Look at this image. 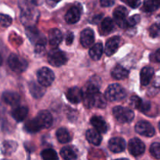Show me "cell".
<instances>
[{"label": "cell", "mask_w": 160, "mask_h": 160, "mask_svg": "<svg viewBox=\"0 0 160 160\" xmlns=\"http://www.w3.org/2000/svg\"><path fill=\"white\" fill-rule=\"evenodd\" d=\"M24 128L28 132L30 133H36L42 129V128H41L40 125L38 124V123L36 121L35 119L28 120V121L25 123Z\"/></svg>", "instance_id": "cell-31"}, {"label": "cell", "mask_w": 160, "mask_h": 160, "mask_svg": "<svg viewBox=\"0 0 160 160\" xmlns=\"http://www.w3.org/2000/svg\"><path fill=\"white\" fill-rule=\"evenodd\" d=\"M47 3H48L49 5H52V6H55L57 2H59L60 0H46Z\"/></svg>", "instance_id": "cell-44"}, {"label": "cell", "mask_w": 160, "mask_h": 160, "mask_svg": "<svg viewBox=\"0 0 160 160\" xmlns=\"http://www.w3.org/2000/svg\"><path fill=\"white\" fill-rule=\"evenodd\" d=\"M160 54H159V49H158L156 52L154 53L153 56H154V59H152V61H154V62H159L160 61Z\"/></svg>", "instance_id": "cell-43"}, {"label": "cell", "mask_w": 160, "mask_h": 160, "mask_svg": "<svg viewBox=\"0 0 160 160\" xmlns=\"http://www.w3.org/2000/svg\"><path fill=\"white\" fill-rule=\"evenodd\" d=\"M8 65L9 68L16 73H22L28 68V62L17 54H11L9 56Z\"/></svg>", "instance_id": "cell-4"}, {"label": "cell", "mask_w": 160, "mask_h": 160, "mask_svg": "<svg viewBox=\"0 0 160 160\" xmlns=\"http://www.w3.org/2000/svg\"><path fill=\"white\" fill-rule=\"evenodd\" d=\"M91 123L95 128L96 131L99 133H106L108 130L107 123L104 120V119L98 116H95L91 119Z\"/></svg>", "instance_id": "cell-18"}, {"label": "cell", "mask_w": 160, "mask_h": 160, "mask_svg": "<svg viewBox=\"0 0 160 160\" xmlns=\"http://www.w3.org/2000/svg\"><path fill=\"white\" fill-rule=\"evenodd\" d=\"M86 138L89 143L94 145H99L102 142V135L95 129H89L86 132Z\"/></svg>", "instance_id": "cell-21"}, {"label": "cell", "mask_w": 160, "mask_h": 160, "mask_svg": "<svg viewBox=\"0 0 160 160\" xmlns=\"http://www.w3.org/2000/svg\"><path fill=\"white\" fill-rule=\"evenodd\" d=\"M28 88H29L31 95L35 98H42L45 92V89L44 86L41 85L40 84H37V83L34 82V81H31L30 83Z\"/></svg>", "instance_id": "cell-22"}, {"label": "cell", "mask_w": 160, "mask_h": 160, "mask_svg": "<svg viewBox=\"0 0 160 160\" xmlns=\"http://www.w3.org/2000/svg\"><path fill=\"white\" fill-rule=\"evenodd\" d=\"M73 38H74V35L72 32H68L66 36V44L67 45H70L73 42Z\"/></svg>", "instance_id": "cell-41"}, {"label": "cell", "mask_w": 160, "mask_h": 160, "mask_svg": "<svg viewBox=\"0 0 160 160\" xmlns=\"http://www.w3.org/2000/svg\"><path fill=\"white\" fill-rule=\"evenodd\" d=\"M155 73V70L151 67H145L141 70V84L143 86L148 85L151 81L153 75Z\"/></svg>", "instance_id": "cell-17"}, {"label": "cell", "mask_w": 160, "mask_h": 160, "mask_svg": "<svg viewBox=\"0 0 160 160\" xmlns=\"http://www.w3.org/2000/svg\"><path fill=\"white\" fill-rule=\"evenodd\" d=\"M101 16H102V15H99V16H96V17H95V20H93V21H94V23H98V21H99V20H100V19L102 18V17H101Z\"/></svg>", "instance_id": "cell-45"}, {"label": "cell", "mask_w": 160, "mask_h": 160, "mask_svg": "<svg viewBox=\"0 0 160 160\" xmlns=\"http://www.w3.org/2000/svg\"><path fill=\"white\" fill-rule=\"evenodd\" d=\"M60 155L63 159L73 160L77 159V154L71 147H63L60 151Z\"/></svg>", "instance_id": "cell-30"}, {"label": "cell", "mask_w": 160, "mask_h": 160, "mask_svg": "<svg viewBox=\"0 0 160 160\" xmlns=\"http://www.w3.org/2000/svg\"><path fill=\"white\" fill-rule=\"evenodd\" d=\"M67 99L73 104H78L82 100V90L78 87H73L68 89L66 93Z\"/></svg>", "instance_id": "cell-13"}, {"label": "cell", "mask_w": 160, "mask_h": 160, "mask_svg": "<svg viewBox=\"0 0 160 160\" xmlns=\"http://www.w3.org/2000/svg\"><path fill=\"white\" fill-rule=\"evenodd\" d=\"M56 138L60 143L65 144L68 143L71 141V135L70 132L66 128H59L56 131Z\"/></svg>", "instance_id": "cell-27"}, {"label": "cell", "mask_w": 160, "mask_h": 160, "mask_svg": "<svg viewBox=\"0 0 160 160\" xmlns=\"http://www.w3.org/2000/svg\"><path fill=\"white\" fill-rule=\"evenodd\" d=\"M150 153L156 159H160V144L159 142H155L150 147Z\"/></svg>", "instance_id": "cell-33"}, {"label": "cell", "mask_w": 160, "mask_h": 160, "mask_svg": "<svg viewBox=\"0 0 160 160\" xmlns=\"http://www.w3.org/2000/svg\"><path fill=\"white\" fill-rule=\"evenodd\" d=\"M128 73H129L128 70L120 65L116 66L111 71V75L116 80L125 79L128 78Z\"/></svg>", "instance_id": "cell-24"}, {"label": "cell", "mask_w": 160, "mask_h": 160, "mask_svg": "<svg viewBox=\"0 0 160 160\" xmlns=\"http://www.w3.org/2000/svg\"><path fill=\"white\" fill-rule=\"evenodd\" d=\"M135 131L138 134L145 137H152L156 133L152 125L146 121H140L135 125Z\"/></svg>", "instance_id": "cell-8"}, {"label": "cell", "mask_w": 160, "mask_h": 160, "mask_svg": "<svg viewBox=\"0 0 160 160\" xmlns=\"http://www.w3.org/2000/svg\"><path fill=\"white\" fill-rule=\"evenodd\" d=\"M140 20H141L140 16H139V15H134V16H132V17H130L128 20H127L126 26L127 27H130V28L135 26L136 24H138V23L140 22Z\"/></svg>", "instance_id": "cell-34"}, {"label": "cell", "mask_w": 160, "mask_h": 160, "mask_svg": "<svg viewBox=\"0 0 160 160\" xmlns=\"http://www.w3.org/2000/svg\"><path fill=\"white\" fill-rule=\"evenodd\" d=\"M48 61L54 67H61L67 62V56L63 52L58 48L52 49L48 54Z\"/></svg>", "instance_id": "cell-5"}, {"label": "cell", "mask_w": 160, "mask_h": 160, "mask_svg": "<svg viewBox=\"0 0 160 160\" xmlns=\"http://www.w3.org/2000/svg\"><path fill=\"white\" fill-rule=\"evenodd\" d=\"M142 102V100L139 97L132 96L131 97V100H130V104H131V106H132L133 108L138 109V108H139V106H140Z\"/></svg>", "instance_id": "cell-37"}, {"label": "cell", "mask_w": 160, "mask_h": 160, "mask_svg": "<svg viewBox=\"0 0 160 160\" xmlns=\"http://www.w3.org/2000/svg\"><path fill=\"white\" fill-rule=\"evenodd\" d=\"M2 58L1 55H0V66L2 65Z\"/></svg>", "instance_id": "cell-46"}, {"label": "cell", "mask_w": 160, "mask_h": 160, "mask_svg": "<svg viewBox=\"0 0 160 160\" xmlns=\"http://www.w3.org/2000/svg\"><path fill=\"white\" fill-rule=\"evenodd\" d=\"M126 95L127 92L125 89L118 84L109 85L105 92V98L110 102L121 101L126 97Z\"/></svg>", "instance_id": "cell-2"}, {"label": "cell", "mask_w": 160, "mask_h": 160, "mask_svg": "<svg viewBox=\"0 0 160 160\" xmlns=\"http://www.w3.org/2000/svg\"><path fill=\"white\" fill-rule=\"evenodd\" d=\"M45 45L44 43L35 44V48H34V52L37 55H43L45 52Z\"/></svg>", "instance_id": "cell-39"}, {"label": "cell", "mask_w": 160, "mask_h": 160, "mask_svg": "<svg viewBox=\"0 0 160 160\" xmlns=\"http://www.w3.org/2000/svg\"><path fill=\"white\" fill-rule=\"evenodd\" d=\"M80 18H81V10L78 6H73L70 8L65 16V20L70 24L76 23L77 22L79 21Z\"/></svg>", "instance_id": "cell-16"}, {"label": "cell", "mask_w": 160, "mask_h": 160, "mask_svg": "<svg viewBox=\"0 0 160 160\" xmlns=\"http://www.w3.org/2000/svg\"><path fill=\"white\" fill-rule=\"evenodd\" d=\"M26 33L28 38L34 45L38 43L46 44V39H45V38L36 28H34V27L27 28Z\"/></svg>", "instance_id": "cell-11"}, {"label": "cell", "mask_w": 160, "mask_h": 160, "mask_svg": "<svg viewBox=\"0 0 160 160\" xmlns=\"http://www.w3.org/2000/svg\"><path fill=\"white\" fill-rule=\"evenodd\" d=\"M17 147H18V145L17 142L13 141H6L2 145V152L3 153V155L9 156L17 150Z\"/></svg>", "instance_id": "cell-26"}, {"label": "cell", "mask_w": 160, "mask_h": 160, "mask_svg": "<svg viewBox=\"0 0 160 160\" xmlns=\"http://www.w3.org/2000/svg\"><path fill=\"white\" fill-rule=\"evenodd\" d=\"M2 100L9 106H17L20 102V96L17 92H5L2 94Z\"/></svg>", "instance_id": "cell-19"}, {"label": "cell", "mask_w": 160, "mask_h": 160, "mask_svg": "<svg viewBox=\"0 0 160 160\" xmlns=\"http://www.w3.org/2000/svg\"><path fill=\"white\" fill-rule=\"evenodd\" d=\"M39 12L37 9H34L32 6L22 9L21 15H20V20L22 23L26 28L34 27L37 23L39 17Z\"/></svg>", "instance_id": "cell-1"}, {"label": "cell", "mask_w": 160, "mask_h": 160, "mask_svg": "<svg viewBox=\"0 0 160 160\" xmlns=\"http://www.w3.org/2000/svg\"><path fill=\"white\" fill-rule=\"evenodd\" d=\"M120 43V38L115 36V37L111 38L110 39L107 41L105 46V52L108 56H110L113 55L118 49L119 45Z\"/></svg>", "instance_id": "cell-14"}, {"label": "cell", "mask_w": 160, "mask_h": 160, "mask_svg": "<svg viewBox=\"0 0 160 160\" xmlns=\"http://www.w3.org/2000/svg\"><path fill=\"white\" fill-rule=\"evenodd\" d=\"M38 81L44 87L50 86L55 79V74L52 70L48 67H42L37 73Z\"/></svg>", "instance_id": "cell-6"}, {"label": "cell", "mask_w": 160, "mask_h": 160, "mask_svg": "<svg viewBox=\"0 0 160 160\" xmlns=\"http://www.w3.org/2000/svg\"><path fill=\"white\" fill-rule=\"evenodd\" d=\"M128 9L124 7V6H120L113 12V17L115 19V21L117 24L120 28H127L126 26V21H127V17H128Z\"/></svg>", "instance_id": "cell-9"}, {"label": "cell", "mask_w": 160, "mask_h": 160, "mask_svg": "<svg viewBox=\"0 0 160 160\" xmlns=\"http://www.w3.org/2000/svg\"><path fill=\"white\" fill-rule=\"evenodd\" d=\"M114 28V22L110 17H106L102 22L101 33L103 35H107L112 32Z\"/></svg>", "instance_id": "cell-28"}, {"label": "cell", "mask_w": 160, "mask_h": 160, "mask_svg": "<svg viewBox=\"0 0 160 160\" xmlns=\"http://www.w3.org/2000/svg\"><path fill=\"white\" fill-rule=\"evenodd\" d=\"M116 0H100L101 6L103 7H109L115 3Z\"/></svg>", "instance_id": "cell-42"}, {"label": "cell", "mask_w": 160, "mask_h": 160, "mask_svg": "<svg viewBox=\"0 0 160 160\" xmlns=\"http://www.w3.org/2000/svg\"><path fill=\"white\" fill-rule=\"evenodd\" d=\"M126 148V142L121 138H112L109 142V148L112 152L119 153L124 151Z\"/></svg>", "instance_id": "cell-12"}, {"label": "cell", "mask_w": 160, "mask_h": 160, "mask_svg": "<svg viewBox=\"0 0 160 160\" xmlns=\"http://www.w3.org/2000/svg\"><path fill=\"white\" fill-rule=\"evenodd\" d=\"M128 150L130 153L134 156H138L145 152V144L140 139L134 138L129 142L128 144Z\"/></svg>", "instance_id": "cell-7"}, {"label": "cell", "mask_w": 160, "mask_h": 160, "mask_svg": "<svg viewBox=\"0 0 160 160\" xmlns=\"http://www.w3.org/2000/svg\"><path fill=\"white\" fill-rule=\"evenodd\" d=\"M127 3L131 8H138L141 5V0H127Z\"/></svg>", "instance_id": "cell-40"}, {"label": "cell", "mask_w": 160, "mask_h": 160, "mask_svg": "<svg viewBox=\"0 0 160 160\" xmlns=\"http://www.w3.org/2000/svg\"><path fill=\"white\" fill-rule=\"evenodd\" d=\"M42 159L45 160H56L58 159V156L56 151L52 148H47L43 150L41 153Z\"/></svg>", "instance_id": "cell-32"}, {"label": "cell", "mask_w": 160, "mask_h": 160, "mask_svg": "<svg viewBox=\"0 0 160 160\" xmlns=\"http://www.w3.org/2000/svg\"><path fill=\"white\" fill-rule=\"evenodd\" d=\"M160 0H144L143 10L145 12H153L159 9Z\"/></svg>", "instance_id": "cell-29"}, {"label": "cell", "mask_w": 160, "mask_h": 160, "mask_svg": "<svg viewBox=\"0 0 160 160\" xmlns=\"http://www.w3.org/2000/svg\"><path fill=\"white\" fill-rule=\"evenodd\" d=\"M149 34L152 38H157L159 35V24H153L149 28Z\"/></svg>", "instance_id": "cell-38"}, {"label": "cell", "mask_w": 160, "mask_h": 160, "mask_svg": "<svg viewBox=\"0 0 160 160\" xmlns=\"http://www.w3.org/2000/svg\"><path fill=\"white\" fill-rule=\"evenodd\" d=\"M36 121L38 123L42 128H48L52 123V116L48 111L42 110L38 112L37 117L35 118Z\"/></svg>", "instance_id": "cell-10"}, {"label": "cell", "mask_w": 160, "mask_h": 160, "mask_svg": "<svg viewBox=\"0 0 160 160\" xmlns=\"http://www.w3.org/2000/svg\"><path fill=\"white\" fill-rule=\"evenodd\" d=\"M138 109L139 111L144 112V113H148V111L151 109V102H150L143 101V100H142Z\"/></svg>", "instance_id": "cell-36"}, {"label": "cell", "mask_w": 160, "mask_h": 160, "mask_svg": "<svg viewBox=\"0 0 160 160\" xmlns=\"http://www.w3.org/2000/svg\"><path fill=\"white\" fill-rule=\"evenodd\" d=\"M103 52V45L101 42H98V43L95 44L89 50V55L90 57L92 58L93 60H98L101 58Z\"/></svg>", "instance_id": "cell-25"}, {"label": "cell", "mask_w": 160, "mask_h": 160, "mask_svg": "<svg viewBox=\"0 0 160 160\" xmlns=\"http://www.w3.org/2000/svg\"><path fill=\"white\" fill-rule=\"evenodd\" d=\"M62 40V32L59 29H52L50 30L48 34V42L51 46L57 47L61 43Z\"/></svg>", "instance_id": "cell-20"}, {"label": "cell", "mask_w": 160, "mask_h": 160, "mask_svg": "<svg viewBox=\"0 0 160 160\" xmlns=\"http://www.w3.org/2000/svg\"><path fill=\"white\" fill-rule=\"evenodd\" d=\"M28 113V109L25 106H17L12 110V118L17 122H21L27 117Z\"/></svg>", "instance_id": "cell-23"}, {"label": "cell", "mask_w": 160, "mask_h": 160, "mask_svg": "<svg viewBox=\"0 0 160 160\" xmlns=\"http://www.w3.org/2000/svg\"><path fill=\"white\" fill-rule=\"evenodd\" d=\"M112 113L117 121L122 123H130L134 120V113L129 108L123 106H116L112 109Z\"/></svg>", "instance_id": "cell-3"}, {"label": "cell", "mask_w": 160, "mask_h": 160, "mask_svg": "<svg viewBox=\"0 0 160 160\" xmlns=\"http://www.w3.org/2000/svg\"><path fill=\"white\" fill-rule=\"evenodd\" d=\"M12 23V18L9 16L0 14V24L2 27H9Z\"/></svg>", "instance_id": "cell-35"}, {"label": "cell", "mask_w": 160, "mask_h": 160, "mask_svg": "<svg viewBox=\"0 0 160 160\" xmlns=\"http://www.w3.org/2000/svg\"><path fill=\"white\" fill-rule=\"evenodd\" d=\"M95 41V33L92 29H84L81 34V45L84 48L92 46Z\"/></svg>", "instance_id": "cell-15"}]
</instances>
